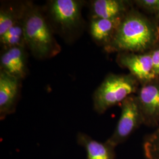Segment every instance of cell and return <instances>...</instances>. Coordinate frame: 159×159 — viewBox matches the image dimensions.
Wrapping results in <instances>:
<instances>
[{"mask_svg": "<svg viewBox=\"0 0 159 159\" xmlns=\"http://www.w3.org/2000/svg\"><path fill=\"white\" fill-rule=\"evenodd\" d=\"M84 1L79 0H52L46 6V17L54 32L67 42L78 38L84 27L81 14Z\"/></svg>", "mask_w": 159, "mask_h": 159, "instance_id": "cell-3", "label": "cell"}, {"mask_svg": "<svg viewBox=\"0 0 159 159\" xmlns=\"http://www.w3.org/2000/svg\"><path fill=\"white\" fill-rule=\"evenodd\" d=\"M123 17L111 19H91L90 33L93 40L97 44L106 47L113 37Z\"/></svg>", "mask_w": 159, "mask_h": 159, "instance_id": "cell-11", "label": "cell"}, {"mask_svg": "<svg viewBox=\"0 0 159 159\" xmlns=\"http://www.w3.org/2000/svg\"><path fill=\"white\" fill-rule=\"evenodd\" d=\"M139 81L131 74H109L93 96L95 111L102 114L109 108L123 102L138 90Z\"/></svg>", "mask_w": 159, "mask_h": 159, "instance_id": "cell-4", "label": "cell"}, {"mask_svg": "<svg viewBox=\"0 0 159 159\" xmlns=\"http://www.w3.org/2000/svg\"><path fill=\"white\" fill-rule=\"evenodd\" d=\"M127 9L128 2L121 0H95L90 3L91 19L123 17Z\"/></svg>", "mask_w": 159, "mask_h": 159, "instance_id": "cell-10", "label": "cell"}, {"mask_svg": "<svg viewBox=\"0 0 159 159\" xmlns=\"http://www.w3.org/2000/svg\"><path fill=\"white\" fill-rule=\"evenodd\" d=\"M24 20V18L14 24L4 34L0 35V43L1 46L2 47V50L16 47L27 48Z\"/></svg>", "mask_w": 159, "mask_h": 159, "instance_id": "cell-14", "label": "cell"}, {"mask_svg": "<svg viewBox=\"0 0 159 159\" xmlns=\"http://www.w3.org/2000/svg\"><path fill=\"white\" fill-rule=\"evenodd\" d=\"M21 80L0 70V118L13 113L20 96Z\"/></svg>", "mask_w": 159, "mask_h": 159, "instance_id": "cell-8", "label": "cell"}, {"mask_svg": "<svg viewBox=\"0 0 159 159\" xmlns=\"http://www.w3.org/2000/svg\"><path fill=\"white\" fill-rule=\"evenodd\" d=\"M78 144L85 148L87 159H115V148L107 143H101L83 133H79Z\"/></svg>", "mask_w": 159, "mask_h": 159, "instance_id": "cell-12", "label": "cell"}, {"mask_svg": "<svg viewBox=\"0 0 159 159\" xmlns=\"http://www.w3.org/2000/svg\"><path fill=\"white\" fill-rule=\"evenodd\" d=\"M144 125H159V78L142 84L136 95Z\"/></svg>", "mask_w": 159, "mask_h": 159, "instance_id": "cell-6", "label": "cell"}, {"mask_svg": "<svg viewBox=\"0 0 159 159\" xmlns=\"http://www.w3.org/2000/svg\"><path fill=\"white\" fill-rule=\"evenodd\" d=\"M30 4L28 2H8L1 6L0 35L24 18Z\"/></svg>", "mask_w": 159, "mask_h": 159, "instance_id": "cell-13", "label": "cell"}, {"mask_svg": "<svg viewBox=\"0 0 159 159\" xmlns=\"http://www.w3.org/2000/svg\"><path fill=\"white\" fill-rule=\"evenodd\" d=\"M152 63H153V70L156 75L159 77V48H157L155 50L152 51L150 52Z\"/></svg>", "mask_w": 159, "mask_h": 159, "instance_id": "cell-17", "label": "cell"}, {"mask_svg": "<svg viewBox=\"0 0 159 159\" xmlns=\"http://www.w3.org/2000/svg\"><path fill=\"white\" fill-rule=\"evenodd\" d=\"M116 61L120 66L128 69L142 84L157 78L154 72L150 52H120L117 56Z\"/></svg>", "mask_w": 159, "mask_h": 159, "instance_id": "cell-7", "label": "cell"}, {"mask_svg": "<svg viewBox=\"0 0 159 159\" xmlns=\"http://www.w3.org/2000/svg\"><path fill=\"white\" fill-rule=\"evenodd\" d=\"M27 48L35 58L46 60L55 57L61 47L54 36V31L44 11L30 2L24 20Z\"/></svg>", "mask_w": 159, "mask_h": 159, "instance_id": "cell-2", "label": "cell"}, {"mask_svg": "<svg viewBox=\"0 0 159 159\" xmlns=\"http://www.w3.org/2000/svg\"><path fill=\"white\" fill-rule=\"evenodd\" d=\"M23 47L2 50L0 57V70L18 79H24L27 75V57Z\"/></svg>", "mask_w": 159, "mask_h": 159, "instance_id": "cell-9", "label": "cell"}, {"mask_svg": "<svg viewBox=\"0 0 159 159\" xmlns=\"http://www.w3.org/2000/svg\"><path fill=\"white\" fill-rule=\"evenodd\" d=\"M135 4L144 10L152 13H159V0H137Z\"/></svg>", "mask_w": 159, "mask_h": 159, "instance_id": "cell-16", "label": "cell"}, {"mask_svg": "<svg viewBox=\"0 0 159 159\" xmlns=\"http://www.w3.org/2000/svg\"><path fill=\"white\" fill-rule=\"evenodd\" d=\"M143 150L145 159H159V125L155 130L146 137Z\"/></svg>", "mask_w": 159, "mask_h": 159, "instance_id": "cell-15", "label": "cell"}, {"mask_svg": "<svg viewBox=\"0 0 159 159\" xmlns=\"http://www.w3.org/2000/svg\"><path fill=\"white\" fill-rule=\"evenodd\" d=\"M158 15H159V13L158 14Z\"/></svg>", "mask_w": 159, "mask_h": 159, "instance_id": "cell-18", "label": "cell"}, {"mask_svg": "<svg viewBox=\"0 0 159 159\" xmlns=\"http://www.w3.org/2000/svg\"><path fill=\"white\" fill-rule=\"evenodd\" d=\"M159 39V28L153 22L137 11H130L104 48L108 52L140 53L152 48Z\"/></svg>", "mask_w": 159, "mask_h": 159, "instance_id": "cell-1", "label": "cell"}, {"mask_svg": "<svg viewBox=\"0 0 159 159\" xmlns=\"http://www.w3.org/2000/svg\"><path fill=\"white\" fill-rule=\"evenodd\" d=\"M142 125V116L137 96L131 94L121 102L119 121L113 133L106 142L116 148L126 141Z\"/></svg>", "mask_w": 159, "mask_h": 159, "instance_id": "cell-5", "label": "cell"}]
</instances>
